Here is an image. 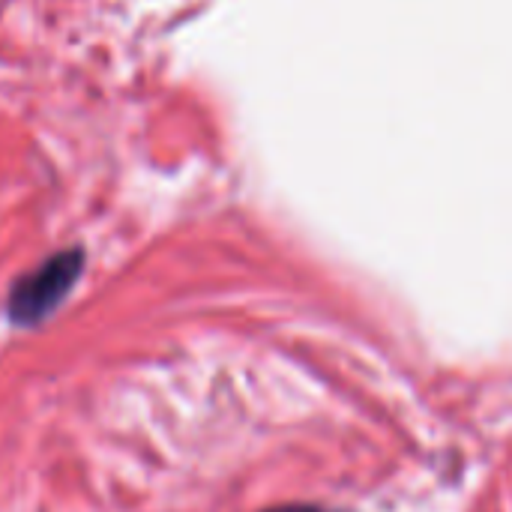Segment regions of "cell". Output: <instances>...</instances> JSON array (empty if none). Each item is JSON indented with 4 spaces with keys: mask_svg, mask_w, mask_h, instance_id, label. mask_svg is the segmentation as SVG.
<instances>
[{
    "mask_svg": "<svg viewBox=\"0 0 512 512\" xmlns=\"http://www.w3.org/2000/svg\"><path fill=\"white\" fill-rule=\"evenodd\" d=\"M267 512H327V510H318V507H276V510H267Z\"/></svg>",
    "mask_w": 512,
    "mask_h": 512,
    "instance_id": "cell-2",
    "label": "cell"
},
{
    "mask_svg": "<svg viewBox=\"0 0 512 512\" xmlns=\"http://www.w3.org/2000/svg\"><path fill=\"white\" fill-rule=\"evenodd\" d=\"M81 270H84L81 249H66V252L51 255L45 264H39L27 276H21L9 291V303H6L9 321L21 327L45 321L75 288Z\"/></svg>",
    "mask_w": 512,
    "mask_h": 512,
    "instance_id": "cell-1",
    "label": "cell"
}]
</instances>
